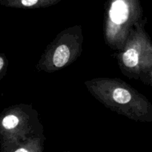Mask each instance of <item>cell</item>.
Here are the masks:
<instances>
[{
    "mask_svg": "<svg viewBox=\"0 0 152 152\" xmlns=\"http://www.w3.org/2000/svg\"><path fill=\"white\" fill-rule=\"evenodd\" d=\"M129 10L126 3L123 1H114L110 10V16L114 23L122 24L127 20Z\"/></svg>",
    "mask_w": 152,
    "mask_h": 152,
    "instance_id": "cell-1",
    "label": "cell"
},
{
    "mask_svg": "<svg viewBox=\"0 0 152 152\" xmlns=\"http://www.w3.org/2000/svg\"><path fill=\"white\" fill-rule=\"evenodd\" d=\"M70 57V50L65 45H59L53 54V61L56 67H62L68 62Z\"/></svg>",
    "mask_w": 152,
    "mask_h": 152,
    "instance_id": "cell-2",
    "label": "cell"
},
{
    "mask_svg": "<svg viewBox=\"0 0 152 152\" xmlns=\"http://www.w3.org/2000/svg\"><path fill=\"white\" fill-rule=\"evenodd\" d=\"M123 62L126 66L132 68L137 65L139 62V55L135 49L131 48L123 54Z\"/></svg>",
    "mask_w": 152,
    "mask_h": 152,
    "instance_id": "cell-3",
    "label": "cell"
},
{
    "mask_svg": "<svg viewBox=\"0 0 152 152\" xmlns=\"http://www.w3.org/2000/svg\"><path fill=\"white\" fill-rule=\"evenodd\" d=\"M114 99L120 104H125L131 100L132 95L127 90L124 88H117L113 93Z\"/></svg>",
    "mask_w": 152,
    "mask_h": 152,
    "instance_id": "cell-4",
    "label": "cell"
},
{
    "mask_svg": "<svg viewBox=\"0 0 152 152\" xmlns=\"http://www.w3.org/2000/svg\"><path fill=\"white\" fill-rule=\"evenodd\" d=\"M19 123V119L14 115H8L3 119L2 125L5 129H12Z\"/></svg>",
    "mask_w": 152,
    "mask_h": 152,
    "instance_id": "cell-5",
    "label": "cell"
},
{
    "mask_svg": "<svg viewBox=\"0 0 152 152\" xmlns=\"http://www.w3.org/2000/svg\"><path fill=\"white\" fill-rule=\"evenodd\" d=\"M37 0H22V4L25 6H32L37 4Z\"/></svg>",
    "mask_w": 152,
    "mask_h": 152,
    "instance_id": "cell-6",
    "label": "cell"
},
{
    "mask_svg": "<svg viewBox=\"0 0 152 152\" xmlns=\"http://www.w3.org/2000/svg\"><path fill=\"white\" fill-rule=\"evenodd\" d=\"M3 65H4V61H3L2 58L0 57V71H1V69L2 68Z\"/></svg>",
    "mask_w": 152,
    "mask_h": 152,
    "instance_id": "cell-7",
    "label": "cell"
},
{
    "mask_svg": "<svg viewBox=\"0 0 152 152\" xmlns=\"http://www.w3.org/2000/svg\"><path fill=\"white\" fill-rule=\"evenodd\" d=\"M15 152H28L27 150H25V148H19V149L16 150Z\"/></svg>",
    "mask_w": 152,
    "mask_h": 152,
    "instance_id": "cell-8",
    "label": "cell"
}]
</instances>
